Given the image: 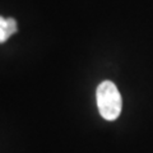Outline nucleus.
<instances>
[{"mask_svg":"<svg viewBox=\"0 0 153 153\" xmlns=\"http://www.w3.org/2000/svg\"><path fill=\"white\" fill-rule=\"evenodd\" d=\"M97 106L101 116L107 121H114L120 116L123 101L117 87L111 80H105L96 91Z\"/></svg>","mask_w":153,"mask_h":153,"instance_id":"obj_1","label":"nucleus"},{"mask_svg":"<svg viewBox=\"0 0 153 153\" xmlns=\"http://www.w3.org/2000/svg\"><path fill=\"white\" fill-rule=\"evenodd\" d=\"M17 32V22L13 18L0 17V44L5 42L9 37Z\"/></svg>","mask_w":153,"mask_h":153,"instance_id":"obj_2","label":"nucleus"}]
</instances>
